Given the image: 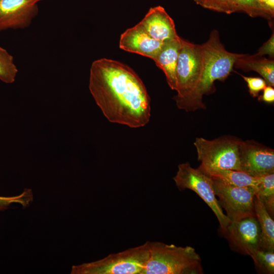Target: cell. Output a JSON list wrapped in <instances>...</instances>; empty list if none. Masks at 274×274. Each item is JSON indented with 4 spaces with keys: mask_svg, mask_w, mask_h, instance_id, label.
I'll return each instance as SVG.
<instances>
[{
    "mask_svg": "<svg viewBox=\"0 0 274 274\" xmlns=\"http://www.w3.org/2000/svg\"><path fill=\"white\" fill-rule=\"evenodd\" d=\"M89 89L110 122L136 128L149 122L150 96L141 78L127 65L107 58L94 60Z\"/></svg>",
    "mask_w": 274,
    "mask_h": 274,
    "instance_id": "cell-1",
    "label": "cell"
},
{
    "mask_svg": "<svg viewBox=\"0 0 274 274\" xmlns=\"http://www.w3.org/2000/svg\"><path fill=\"white\" fill-rule=\"evenodd\" d=\"M201 46L202 66L200 79L190 95L177 106L187 112L206 108L202 101L203 95L210 91L216 80L227 77L236 60L242 55L227 51L216 30L211 32L208 40Z\"/></svg>",
    "mask_w": 274,
    "mask_h": 274,
    "instance_id": "cell-2",
    "label": "cell"
},
{
    "mask_svg": "<svg viewBox=\"0 0 274 274\" xmlns=\"http://www.w3.org/2000/svg\"><path fill=\"white\" fill-rule=\"evenodd\" d=\"M150 255L142 274L202 273L200 257L192 247L150 242Z\"/></svg>",
    "mask_w": 274,
    "mask_h": 274,
    "instance_id": "cell-3",
    "label": "cell"
},
{
    "mask_svg": "<svg viewBox=\"0 0 274 274\" xmlns=\"http://www.w3.org/2000/svg\"><path fill=\"white\" fill-rule=\"evenodd\" d=\"M150 242L100 260L72 266V274H142L150 255Z\"/></svg>",
    "mask_w": 274,
    "mask_h": 274,
    "instance_id": "cell-4",
    "label": "cell"
},
{
    "mask_svg": "<svg viewBox=\"0 0 274 274\" xmlns=\"http://www.w3.org/2000/svg\"><path fill=\"white\" fill-rule=\"evenodd\" d=\"M173 179L179 189H189L198 194L212 209L221 228L225 232L230 221L223 213L216 197L213 178L199 167L194 168L188 162H185L178 165V171Z\"/></svg>",
    "mask_w": 274,
    "mask_h": 274,
    "instance_id": "cell-5",
    "label": "cell"
},
{
    "mask_svg": "<svg viewBox=\"0 0 274 274\" xmlns=\"http://www.w3.org/2000/svg\"><path fill=\"white\" fill-rule=\"evenodd\" d=\"M202 56L201 46L181 38L176 71L177 106L186 99L197 85L201 74Z\"/></svg>",
    "mask_w": 274,
    "mask_h": 274,
    "instance_id": "cell-6",
    "label": "cell"
},
{
    "mask_svg": "<svg viewBox=\"0 0 274 274\" xmlns=\"http://www.w3.org/2000/svg\"><path fill=\"white\" fill-rule=\"evenodd\" d=\"M240 142L231 138L213 140L197 138L194 145L201 164L239 170Z\"/></svg>",
    "mask_w": 274,
    "mask_h": 274,
    "instance_id": "cell-7",
    "label": "cell"
},
{
    "mask_svg": "<svg viewBox=\"0 0 274 274\" xmlns=\"http://www.w3.org/2000/svg\"><path fill=\"white\" fill-rule=\"evenodd\" d=\"M212 178L215 194L219 198L220 205L225 210L226 215L230 221L255 217V189L233 186Z\"/></svg>",
    "mask_w": 274,
    "mask_h": 274,
    "instance_id": "cell-8",
    "label": "cell"
},
{
    "mask_svg": "<svg viewBox=\"0 0 274 274\" xmlns=\"http://www.w3.org/2000/svg\"><path fill=\"white\" fill-rule=\"evenodd\" d=\"M239 171L258 177L274 173V151L252 141H241Z\"/></svg>",
    "mask_w": 274,
    "mask_h": 274,
    "instance_id": "cell-9",
    "label": "cell"
},
{
    "mask_svg": "<svg viewBox=\"0 0 274 274\" xmlns=\"http://www.w3.org/2000/svg\"><path fill=\"white\" fill-rule=\"evenodd\" d=\"M39 0H0V32L29 27L39 13Z\"/></svg>",
    "mask_w": 274,
    "mask_h": 274,
    "instance_id": "cell-10",
    "label": "cell"
},
{
    "mask_svg": "<svg viewBox=\"0 0 274 274\" xmlns=\"http://www.w3.org/2000/svg\"><path fill=\"white\" fill-rule=\"evenodd\" d=\"M225 232L239 249L249 256L261 249V231L255 217L230 221Z\"/></svg>",
    "mask_w": 274,
    "mask_h": 274,
    "instance_id": "cell-11",
    "label": "cell"
},
{
    "mask_svg": "<svg viewBox=\"0 0 274 274\" xmlns=\"http://www.w3.org/2000/svg\"><path fill=\"white\" fill-rule=\"evenodd\" d=\"M164 43L152 38L139 23L126 29L120 36V49L136 53L154 60L162 48Z\"/></svg>",
    "mask_w": 274,
    "mask_h": 274,
    "instance_id": "cell-12",
    "label": "cell"
},
{
    "mask_svg": "<svg viewBox=\"0 0 274 274\" xmlns=\"http://www.w3.org/2000/svg\"><path fill=\"white\" fill-rule=\"evenodd\" d=\"M139 23L152 38L158 41L165 43L179 36L174 20L160 6L151 8Z\"/></svg>",
    "mask_w": 274,
    "mask_h": 274,
    "instance_id": "cell-13",
    "label": "cell"
},
{
    "mask_svg": "<svg viewBox=\"0 0 274 274\" xmlns=\"http://www.w3.org/2000/svg\"><path fill=\"white\" fill-rule=\"evenodd\" d=\"M181 45V38L165 42L162 49L153 60L156 65L164 73L167 83L172 90L177 89L176 71Z\"/></svg>",
    "mask_w": 274,
    "mask_h": 274,
    "instance_id": "cell-14",
    "label": "cell"
},
{
    "mask_svg": "<svg viewBox=\"0 0 274 274\" xmlns=\"http://www.w3.org/2000/svg\"><path fill=\"white\" fill-rule=\"evenodd\" d=\"M199 167L210 177L227 184L238 187H249L255 190L259 181L257 177L251 176L243 172L201 164Z\"/></svg>",
    "mask_w": 274,
    "mask_h": 274,
    "instance_id": "cell-15",
    "label": "cell"
},
{
    "mask_svg": "<svg viewBox=\"0 0 274 274\" xmlns=\"http://www.w3.org/2000/svg\"><path fill=\"white\" fill-rule=\"evenodd\" d=\"M247 71H253L266 81L267 85L274 86V61L261 57L242 54L236 61L234 65Z\"/></svg>",
    "mask_w": 274,
    "mask_h": 274,
    "instance_id": "cell-16",
    "label": "cell"
},
{
    "mask_svg": "<svg viewBox=\"0 0 274 274\" xmlns=\"http://www.w3.org/2000/svg\"><path fill=\"white\" fill-rule=\"evenodd\" d=\"M255 217L261 231V249L274 251V222L262 201L255 196Z\"/></svg>",
    "mask_w": 274,
    "mask_h": 274,
    "instance_id": "cell-17",
    "label": "cell"
},
{
    "mask_svg": "<svg viewBox=\"0 0 274 274\" xmlns=\"http://www.w3.org/2000/svg\"><path fill=\"white\" fill-rule=\"evenodd\" d=\"M259 183L255 196L263 203L269 215L274 213V173L265 174L257 177Z\"/></svg>",
    "mask_w": 274,
    "mask_h": 274,
    "instance_id": "cell-18",
    "label": "cell"
},
{
    "mask_svg": "<svg viewBox=\"0 0 274 274\" xmlns=\"http://www.w3.org/2000/svg\"><path fill=\"white\" fill-rule=\"evenodd\" d=\"M237 12H244L252 17L260 16L271 19L256 0H228L225 13L230 14Z\"/></svg>",
    "mask_w": 274,
    "mask_h": 274,
    "instance_id": "cell-19",
    "label": "cell"
},
{
    "mask_svg": "<svg viewBox=\"0 0 274 274\" xmlns=\"http://www.w3.org/2000/svg\"><path fill=\"white\" fill-rule=\"evenodd\" d=\"M18 72L13 56L0 45V80L7 84L13 83Z\"/></svg>",
    "mask_w": 274,
    "mask_h": 274,
    "instance_id": "cell-20",
    "label": "cell"
},
{
    "mask_svg": "<svg viewBox=\"0 0 274 274\" xmlns=\"http://www.w3.org/2000/svg\"><path fill=\"white\" fill-rule=\"evenodd\" d=\"M274 251L259 249L251 257L260 268L269 273L274 272Z\"/></svg>",
    "mask_w": 274,
    "mask_h": 274,
    "instance_id": "cell-21",
    "label": "cell"
},
{
    "mask_svg": "<svg viewBox=\"0 0 274 274\" xmlns=\"http://www.w3.org/2000/svg\"><path fill=\"white\" fill-rule=\"evenodd\" d=\"M32 199L33 194L30 189H25L21 194L14 196H0V211L6 210L14 203H19L23 207H26L29 205Z\"/></svg>",
    "mask_w": 274,
    "mask_h": 274,
    "instance_id": "cell-22",
    "label": "cell"
},
{
    "mask_svg": "<svg viewBox=\"0 0 274 274\" xmlns=\"http://www.w3.org/2000/svg\"><path fill=\"white\" fill-rule=\"evenodd\" d=\"M241 76L246 82L250 94L253 97L258 96L260 91L267 86L266 81L261 78Z\"/></svg>",
    "mask_w": 274,
    "mask_h": 274,
    "instance_id": "cell-23",
    "label": "cell"
},
{
    "mask_svg": "<svg viewBox=\"0 0 274 274\" xmlns=\"http://www.w3.org/2000/svg\"><path fill=\"white\" fill-rule=\"evenodd\" d=\"M228 0H201L200 6L211 10L226 13Z\"/></svg>",
    "mask_w": 274,
    "mask_h": 274,
    "instance_id": "cell-24",
    "label": "cell"
},
{
    "mask_svg": "<svg viewBox=\"0 0 274 274\" xmlns=\"http://www.w3.org/2000/svg\"><path fill=\"white\" fill-rule=\"evenodd\" d=\"M264 55H269L273 57L274 55V35H271L270 39L266 42L258 50L256 54L253 55L256 57H261Z\"/></svg>",
    "mask_w": 274,
    "mask_h": 274,
    "instance_id": "cell-25",
    "label": "cell"
},
{
    "mask_svg": "<svg viewBox=\"0 0 274 274\" xmlns=\"http://www.w3.org/2000/svg\"><path fill=\"white\" fill-rule=\"evenodd\" d=\"M263 11L270 18L274 15V0H256Z\"/></svg>",
    "mask_w": 274,
    "mask_h": 274,
    "instance_id": "cell-26",
    "label": "cell"
},
{
    "mask_svg": "<svg viewBox=\"0 0 274 274\" xmlns=\"http://www.w3.org/2000/svg\"><path fill=\"white\" fill-rule=\"evenodd\" d=\"M260 100L267 103L274 102V89L273 87L267 85L263 90V94L259 97Z\"/></svg>",
    "mask_w": 274,
    "mask_h": 274,
    "instance_id": "cell-27",
    "label": "cell"
},
{
    "mask_svg": "<svg viewBox=\"0 0 274 274\" xmlns=\"http://www.w3.org/2000/svg\"><path fill=\"white\" fill-rule=\"evenodd\" d=\"M195 3H196L197 5H200L201 3V0H193Z\"/></svg>",
    "mask_w": 274,
    "mask_h": 274,
    "instance_id": "cell-28",
    "label": "cell"
},
{
    "mask_svg": "<svg viewBox=\"0 0 274 274\" xmlns=\"http://www.w3.org/2000/svg\"><path fill=\"white\" fill-rule=\"evenodd\" d=\"M40 1H41L42 0H39Z\"/></svg>",
    "mask_w": 274,
    "mask_h": 274,
    "instance_id": "cell-29",
    "label": "cell"
}]
</instances>
